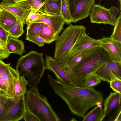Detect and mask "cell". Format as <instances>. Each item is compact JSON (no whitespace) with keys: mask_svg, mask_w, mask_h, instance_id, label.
<instances>
[{"mask_svg":"<svg viewBox=\"0 0 121 121\" xmlns=\"http://www.w3.org/2000/svg\"><path fill=\"white\" fill-rule=\"evenodd\" d=\"M44 25L42 23L34 22L27 25L26 36L39 37V32Z\"/></svg>","mask_w":121,"mask_h":121,"instance_id":"484cf974","label":"cell"},{"mask_svg":"<svg viewBox=\"0 0 121 121\" xmlns=\"http://www.w3.org/2000/svg\"><path fill=\"white\" fill-rule=\"evenodd\" d=\"M0 88L4 92L8 95L6 85L2 78L0 76Z\"/></svg>","mask_w":121,"mask_h":121,"instance_id":"74e56055","label":"cell"},{"mask_svg":"<svg viewBox=\"0 0 121 121\" xmlns=\"http://www.w3.org/2000/svg\"><path fill=\"white\" fill-rule=\"evenodd\" d=\"M6 95L9 96L6 93L0 88V95Z\"/></svg>","mask_w":121,"mask_h":121,"instance_id":"ab89813d","label":"cell"},{"mask_svg":"<svg viewBox=\"0 0 121 121\" xmlns=\"http://www.w3.org/2000/svg\"><path fill=\"white\" fill-rule=\"evenodd\" d=\"M25 96L26 110L35 115L39 121H59L45 96L39 92L37 86L30 88Z\"/></svg>","mask_w":121,"mask_h":121,"instance_id":"277c9868","label":"cell"},{"mask_svg":"<svg viewBox=\"0 0 121 121\" xmlns=\"http://www.w3.org/2000/svg\"><path fill=\"white\" fill-rule=\"evenodd\" d=\"M34 22H41L46 24L59 34L64 29L65 21L61 16L43 14L32 23Z\"/></svg>","mask_w":121,"mask_h":121,"instance_id":"4fadbf2b","label":"cell"},{"mask_svg":"<svg viewBox=\"0 0 121 121\" xmlns=\"http://www.w3.org/2000/svg\"><path fill=\"white\" fill-rule=\"evenodd\" d=\"M101 42L99 39H93L86 33L77 41L71 51L69 58L76 52L95 48L101 46Z\"/></svg>","mask_w":121,"mask_h":121,"instance_id":"5bb4252c","label":"cell"},{"mask_svg":"<svg viewBox=\"0 0 121 121\" xmlns=\"http://www.w3.org/2000/svg\"><path fill=\"white\" fill-rule=\"evenodd\" d=\"M95 73L102 80L109 82L115 78L121 79V63L112 61L108 62Z\"/></svg>","mask_w":121,"mask_h":121,"instance_id":"8fae6325","label":"cell"},{"mask_svg":"<svg viewBox=\"0 0 121 121\" xmlns=\"http://www.w3.org/2000/svg\"><path fill=\"white\" fill-rule=\"evenodd\" d=\"M51 28L44 24L39 34V37L43 39L45 43L50 44L55 41L59 36Z\"/></svg>","mask_w":121,"mask_h":121,"instance_id":"44dd1931","label":"cell"},{"mask_svg":"<svg viewBox=\"0 0 121 121\" xmlns=\"http://www.w3.org/2000/svg\"><path fill=\"white\" fill-rule=\"evenodd\" d=\"M45 4L39 12L45 14L61 16V0H44Z\"/></svg>","mask_w":121,"mask_h":121,"instance_id":"ac0fdd59","label":"cell"},{"mask_svg":"<svg viewBox=\"0 0 121 121\" xmlns=\"http://www.w3.org/2000/svg\"><path fill=\"white\" fill-rule=\"evenodd\" d=\"M43 55V53L31 51L21 56L17 61L16 70L20 75L28 79L30 88L37 86L45 70Z\"/></svg>","mask_w":121,"mask_h":121,"instance_id":"7a4b0ae2","label":"cell"},{"mask_svg":"<svg viewBox=\"0 0 121 121\" xmlns=\"http://www.w3.org/2000/svg\"><path fill=\"white\" fill-rule=\"evenodd\" d=\"M10 97L6 95H0V117L3 112L6 103Z\"/></svg>","mask_w":121,"mask_h":121,"instance_id":"836d02e7","label":"cell"},{"mask_svg":"<svg viewBox=\"0 0 121 121\" xmlns=\"http://www.w3.org/2000/svg\"><path fill=\"white\" fill-rule=\"evenodd\" d=\"M96 48L76 52L70 56L66 62L60 63L69 74L75 67Z\"/></svg>","mask_w":121,"mask_h":121,"instance_id":"2e32d148","label":"cell"},{"mask_svg":"<svg viewBox=\"0 0 121 121\" xmlns=\"http://www.w3.org/2000/svg\"><path fill=\"white\" fill-rule=\"evenodd\" d=\"M86 30L84 26L70 24L55 41L53 58L61 63L66 61L74 45Z\"/></svg>","mask_w":121,"mask_h":121,"instance_id":"5b68a950","label":"cell"},{"mask_svg":"<svg viewBox=\"0 0 121 121\" xmlns=\"http://www.w3.org/2000/svg\"></svg>","mask_w":121,"mask_h":121,"instance_id":"ee69618b","label":"cell"},{"mask_svg":"<svg viewBox=\"0 0 121 121\" xmlns=\"http://www.w3.org/2000/svg\"><path fill=\"white\" fill-rule=\"evenodd\" d=\"M21 0V1H20V3H19V4H18V5H19V4L22 2H24V1H27V0Z\"/></svg>","mask_w":121,"mask_h":121,"instance_id":"60d3db41","label":"cell"},{"mask_svg":"<svg viewBox=\"0 0 121 121\" xmlns=\"http://www.w3.org/2000/svg\"><path fill=\"white\" fill-rule=\"evenodd\" d=\"M109 83L110 87L114 91L121 94V79L115 78Z\"/></svg>","mask_w":121,"mask_h":121,"instance_id":"4dcf8cb0","label":"cell"},{"mask_svg":"<svg viewBox=\"0 0 121 121\" xmlns=\"http://www.w3.org/2000/svg\"><path fill=\"white\" fill-rule=\"evenodd\" d=\"M10 64L5 63L0 59V76L6 85L8 94L12 97L14 95V85L20 74Z\"/></svg>","mask_w":121,"mask_h":121,"instance_id":"30bf717a","label":"cell"},{"mask_svg":"<svg viewBox=\"0 0 121 121\" xmlns=\"http://www.w3.org/2000/svg\"><path fill=\"white\" fill-rule=\"evenodd\" d=\"M70 13L74 23L89 15L95 0H69Z\"/></svg>","mask_w":121,"mask_h":121,"instance_id":"ba28073f","label":"cell"},{"mask_svg":"<svg viewBox=\"0 0 121 121\" xmlns=\"http://www.w3.org/2000/svg\"><path fill=\"white\" fill-rule=\"evenodd\" d=\"M117 111L113 117L110 119L109 121H121V106L118 107Z\"/></svg>","mask_w":121,"mask_h":121,"instance_id":"8d00e7d4","label":"cell"},{"mask_svg":"<svg viewBox=\"0 0 121 121\" xmlns=\"http://www.w3.org/2000/svg\"><path fill=\"white\" fill-rule=\"evenodd\" d=\"M107 52L101 47L96 48L69 74L76 86L84 87L86 75L95 72L104 64L112 61Z\"/></svg>","mask_w":121,"mask_h":121,"instance_id":"3957f363","label":"cell"},{"mask_svg":"<svg viewBox=\"0 0 121 121\" xmlns=\"http://www.w3.org/2000/svg\"><path fill=\"white\" fill-rule=\"evenodd\" d=\"M6 45L0 39V59L7 58L10 54L7 50Z\"/></svg>","mask_w":121,"mask_h":121,"instance_id":"1f68e13d","label":"cell"},{"mask_svg":"<svg viewBox=\"0 0 121 121\" xmlns=\"http://www.w3.org/2000/svg\"><path fill=\"white\" fill-rule=\"evenodd\" d=\"M43 14L37 10H30L26 19L25 24L29 25Z\"/></svg>","mask_w":121,"mask_h":121,"instance_id":"f546056e","label":"cell"},{"mask_svg":"<svg viewBox=\"0 0 121 121\" xmlns=\"http://www.w3.org/2000/svg\"><path fill=\"white\" fill-rule=\"evenodd\" d=\"M0 6L12 14L24 25L26 19L30 10L23 8L16 4L2 1L0 3Z\"/></svg>","mask_w":121,"mask_h":121,"instance_id":"9a60e30c","label":"cell"},{"mask_svg":"<svg viewBox=\"0 0 121 121\" xmlns=\"http://www.w3.org/2000/svg\"><path fill=\"white\" fill-rule=\"evenodd\" d=\"M17 21V19L13 15L0 6V26L8 32L15 25Z\"/></svg>","mask_w":121,"mask_h":121,"instance_id":"d6986e66","label":"cell"},{"mask_svg":"<svg viewBox=\"0 0 121 121\" xmlns=\"http://www.w3.org/2000/svg\"><path fill=\"white\" fill-rule=\"evenodd\" d=\"M119 2L120 4V10H121V0H119Z\"/></svg>","mask_w":121,"mask_h":121,"instance_id":"b9f144b4","label":"cell"},{"mask_svg":"<svg viewBox=\"0 0 121 121\" xmlns=\"http://www.w3.org/2000/svg\"><path fill=\"white\" fill-rule=\"evenodd\" d=\"M121 94L118 92H111L104 101V119L114 109L121 105Z\"/></svg>","mask_w":121,"mask_h":121,"instance_id":"e0dca14e","label":"cell"},{"mask_svg":"<svg viewBox=\"0 0 121 121\" xmlns=\"http://www.w3.org/2000/svg\"><path fill=\"white\" fill-rule=\"evenodd\" d=\"M26 39L36 44L39 47L44 46L45 43L43 39L39 37L27 36H26Z\"/></svg>","mask_w":121,"mask_h":121,"instance_id":"d6a6232c","label":"cell"},{"mask_svg":"<svg viewBox=\"0 0 121 121\" xmlns=\"http://www.w3.org/2000/svg\"></svg>","mask_w":121,"mask_h":121,"instance_id":"7bdbcfd3","label":"cell"},{"mask_svg":"<svg viewBox=\"0 0 121 121\" xmlns=\"http://www.w3.org/2000/svg\"><path fill=\"white\" fill-rule=\"evenodd\" d=\"M49 82L55 92L66 103L75 115L83 118L87 111L104 101L102 93L93 87H80L63 84L48 75Z\"/></svg>","mask_w":121,"mask_h":121,"instance_id":"6da1fadb","label":"cell"},{"mask_svg":"<svg viewBox=\"0 0 121 121\" xmlns=\"http://www.w3.org/2000/svg\"><path fill=\"white\" fill-rule=\"evenodd\" d=\"M23 119L25 121H39L35 115L27 110L24 115Z\"/></svg>","mask_w":121,"mask_h":121,"instance_id":"e575fe53","label":"cell"},{"mask_svg":"<svg viewBox=\"0 0 121 121\" xmlns=\"http://www.w3.org/2000/svg\"><path fill=\"white\" fill-rule=\"evenodd\" d=\"M7 50L9 52L20 55L25 52L24 43L22 40L9 37L6 43Z\"/></svg>","mask_w":121,"mask_h":121,"instance_id":"ffe728a7","label":"cell"},{"mask_svg":"<svg viewBox=\"0 0 121 121\" xmlns=\"http://www.w3.org/2000/svg\"><path fill=\"white\" fill-rule=\"evenodd\" d=\"M2 1L4 2L16 4L18 5L20 3L21 0H2Z\"/></svg>","mask_w":121,"mask_h":121,"instance_id":"f35d334b","label":"cell"},{"mask_svg":"<svg viewBox=\"0 0 121 121\" xmlns=\"http://www.w3.org/2000/svg\"><path fill=\"white\" fill-rule=\"evenodd\" d=\"M24 26L20 20L17 19L15 24L8 31L9 36L14 38H18L24 33Z\"/></svg>","mask_w":121,"mask_h":121,"instance_id":"83f0119b","label":"cell"},{"mask_svg":"<svg viewBox=\"0 0 121 121\" xmlns=\"http://www.w3.org/2000/svg\"><path fill=\"white\" fill-rule=\"evenodd\" d=\"M99 39L101 43V47L107 52L111 60L121 63V42L110 37H104Z\"/></svg>","mask_w":121,"mask_h":121,"instance_id":"7c38bea8","label":"cell"},{"mask_svg":"<svg viewBox=\"0 0 121 121\" xmlns=\"http://www.w3.org/2000/svg\"><path fill=\"white\" fill-rule=\"evenodd\" d=\"M28 82L25 76L20 75L15 83L13 95L16 96L25 95L27 91Z\"/></svg>","mask_w":121,"mask_h":121,"instance_id":"7402d4cb","label":"cell"},{"mask_svg":"<svg viewBox=\"0 0 121 121\" xmlns=\"http://www.w3.org/2000/svg\"><path fill=\"white\" fill-rule=\"evenodd\" d=\"M9 36L8 32L0 26V39L6 44Z\"/></svg>","mask_w":121,"mask_h":121,"instance_id":"d590c367","label":"cell"},{"mask_svg":"<svg viewBox=\"0 0 121 121\" xmlns=\"http://www.w3.org/2000/svg\"><path fill=\"white\" fill-rule=\"evenodd\" d=\"M61 13L65 20V23L70 24L72 22L69 0H61Z\"/></svg>","mask_w":121,"mask_h":121,"instance_id":"cb8c5ba5","label":"cell"},{"mask_svg":"<svg viewBox=\"0 0 121 121\" xmlns=\"http://www.w3.org/2000/svg\"><path fill=\"white\" fill-rule=\"evenodd\" d=\"M102 80L95 72L87 74L85 77L84 82L85 87H93L99 84Z\"/></svg>","mask_w":121,"mask_h":121,"instance_id":"4316f807","label":"cell"},{"mask_svg":"<svg viewBox=\"0 0 121 121\" xmlns=\"http://www.w3.org/2000/svg\"><path fill=\"white\" fill-rule=\"evenodd\" d=\"M45 69L53 72L57 80L60 82L66 85L76 86L69 74L61 64L53 57L46 55Z\"/></svg>","mask_w":121,"mask_h":121,"instance_id":"9c48e42d","label":"cell"},{"mask_svg":"<svg viewBox=\"0 0 121 121\" xmlns=\"http://www.w3.org/2000/svg\"><path fill=\"white\" fill-rule=\"evenodd\" d=\"M26 110L25 96H13L5 104L0 117V121H18L22 120Z\"/></svg>","mask_w":121,"mask_h":121,"instance_id":"8992f818","label":"cell"},{"mask_svg":"<svg viewBox=\"0 0 121 121\" xmlns=\"http://www.w3.org/2000/svg\"><path fill=\"white\" fill-rule=\"evenodd\" d=\"M119 10L112 5L109 9L99 4H94L89 14L91 23L108 24L114 26Z\"/></svg>","mask_w":121,"mask_h":121,"instance_id":"52a82bcc","label":"cell"},{"mask_svg":"<svg viewBox=\"0 0 121 121\" xmlns=\"http://www.w3.org/2000/svg\"><path fill=\"white\" fill-rule=\"evenodd\" d=\"M113 32L110 37L113 39L121 42V13L116 19Z\"/></svg>","mask_w":121,"mask_h":121,"instance_id":"f1b7e54d","label":"cell"},{"mask_svg":"<svg viewBox=\"0 0 121 121\" xmlns=\"http://www.w3.org/2000/svg\"><path fill=\"white\" fill-rule=\"evenodd\" d=\"M103 107L97 106L83 118V121H101L104 119Z\"/></svg>","mask_w":121,"mask_h":121,"instance_id":"603a6c76","label":"cell"},{"mask_svg":"<svg viewBox=\"0 0 121 121\" xmlns=\"http://www.w3.org/2000/svg\"><path fill=\"white\" fill-rule=\"evenodd\" d=\"M44 4V0H29L21 3L19 5L27 9L39 12Z\"/></svg>","mask_w":121,"mask_h":121,"instance_id":"d4e9b609","label":"cell"}]
</instances>
